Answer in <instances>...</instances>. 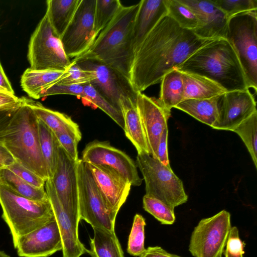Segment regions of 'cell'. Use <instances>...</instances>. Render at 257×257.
I'll use <instances>...</instances> for the list:
<instances>
[{"mask_svg": "<svg viewBox=\"0 0 257 257\" xmlns=\"http://www.w3.org/2000/svg\"><path fill=\"white\" fill-rule=\"evenodd\" d=\"M143 208L162 224H173L176 219L174 208L166 203L147 195L143 198Z\"/></svg>", "mask_w": 257, "mask_h": 257, "instance_id": "d590c367", "label": "cell"}, {"mask_svg": "<svg viewBox=\"0 0 257 257\" xmlns=\"http://www.w3.org/2000/svg\"><path fill=\"white\" fill-rule=\"evenodd\" d=\"M28 59L35 70L65 71L71 61L65 54L60 38L53 30L46 13L32 34Z\"/></svg>", "mask_w": 257, "mask_h": 257, "instance_id": "ba28073f", "label": "cell"}, {"mask_svg": "<svg viewBox=\"0 0 257 257\" xmlns=\"http://www.w3.org/2000/svg\"><path fill=\"white\" fill-rule=\"evenodd\" d=\"M167 14L184 29L195 31L199 27L198 19L193 11L179 0H164Z\"/></svg>", "mask_w": 257, "mask_h": 257, "instance_id": "1f68e13d", "label": "cell"}, {"mask_svg": "<svg viewBox=\"0 0 257 257\" xmlns=\"http://www.w3.org/2000/svg\"><path fill=\"white\" fill-rule=\"evenodd\" d=\"M227 17L237 14L257 11V0H212Z\"/></svg>", "mask_w": 257, "mask_h": 257, "instance_id": "f35d334b", "label": "cell"}, {"mask_svg": "<svg viewBox=\"0 0 257 257\" xmlns=\"http://www.w3.org/2000/svg\"><path fill=\"white\" fill-rule=\"evenodd\" d=\"M140 257H182L169 253L160 246L148 247Z\"/></svg>", "mask_w": 257, "mask_h": 257, "instance_id": "bcb514c9", "label": "cell"}, {"mask_svg": "<svg viewBox=\"0 0 257 257\" xmlns=\"http://www.w3.org/2000/svg\"><path fill=\"white\" fill-rule=\"evenodd\" d=\"M78 162L72 159L60 145L56 169L51 179L64 209L79 217Z\"/></svg>", "mask_w": 257, "mask_h": 257, "instance_id": "2e32d148", "label": "cell"}, {"mask_svg": "<svg viewBox=\"0 0 257 257\" xmlns=\"http://www.w3.org/2000/svg\"><path fill=\"white\" fill-rule=\"evenodd\" d=\"M73 95L84 99L83 85H63L54 84L41 92L39 98L53 95Z\"/></svg>", "mask_w": 257, "mask_h": 257, "instance_id": "7bdbcfd3", "label": "cell"}, {"mask_svg": "<svg viewBox=\"0 0 257 257\" xmlns=\"http://www.w3.org/2000/svg\"><path fill=\"white\" fill-rule=\"evenodd\" d=\"M93 236L90 238L91 257H124L115 231L93 227Z\"/></svg>", "mask_w": 257, "mask_h": 257, "instance_id": "f1b7e54d", "label": "cell"}, {"mask_svg": "<svg viewBox=\"0 0 257 257\" xmlns=\"http://www.w3.org/2000/svg\"><path fill=\"white\" fill-rule=\"evenodd\" d=\"M17 109L0 111V144H3V139L6 128Z\"/></svg>", "mask_w": 257, "mask_h": 257, "instance_id": "7dc6e473", "label": "cell"}, {"mask_svg": "<svg viewBox=\"0 0 257 257\" xmlns=\"http://www.w3.org/2000/svg\"><path fill=\"white\" fill-rule=\"evenodd\" d=\"M96 0H81L69 25L60 38L69 58H77L85 53L96 38L94 30Z\"/></svg>", "mask_w": 257, "mask_h": 257, "instance_id": "7c38bea8", "label": "cell"}, {"mask_svg": "<svg viewBox=\"0 0 257 257\" xmlns=\"http://www.w3.org/2000/svg\"><path fill=\"white\" fill-rule=\"evenodd\" d=\"M136 163L145 180L146 195L174 208L187 201L183 182L171 167L148 154H138Z\"/></svg>", "mask_w": 257, "mask_h": 257, "instance_id": "52a82bcc", "label": "cell"}, {"mask_svg": "<svg viewBox=\"0 0 257 257\" xmlns=\"http://www.w3.org/2000/svg\"><path fill=\"white\" fill-rule=\"evenodd\" d=\"M256 111V102L249 89L226 92L221 95L218 118L212 128L233 132Z\"/></svg>", "mask_w": 257, "mask_h": 257, "instance_id": "e0dca14e", "label": "cell"}, {"mask_svg": "<svg viewBox=\"0 0 257 257\" xmlns=\"http://www.w3.org/2000/svg\"><path fill=\"white\" fill-rule=\"evenodd\" d=\"M119 101L126 137L135 147L138 154L150 155L136 102L123 96L120 97Z\"/></svg>", "mask_w": 257, "mask_h": 257, "instance_id": "7402d4cb", "label": "cell"}, {"mask_svg": "<svg viewBox=\"0 0 257 257\" xmlns=\"http://www.w3.org/2000/svg\"><path fill=\"white\" fill-rule=\"evenodd\" d=\"M24 103L34 112L37 118L54 133H70L81 136L79 125L67 115L44 107L41 103L22 97Z\"/></svg>", "mask_w": 257, "mask_h": 257, "instance_id": "603a6c76", "label": "cell"}, {"mask_svg": "<svg viewBox=\"0 0 257 257\" xmlns=\"http://www.w3.org/2000/svg\"><path fill=\"white\" fill-rule=\"evenodd\" d=\"M65 71L27 68L21 76V87L30 97L39 99L41 92L57 83Z\"/></svg>", "mask_w": 257, "mask_h": 257, "instance_id": "484cf974", "label": "cell"}, {"mask_svg": "<svg viewBox=\"0 0 257 257\" xmlns=\"http://www.w3.org/2000/svg\"><path fill=\"white\" fill-rule=\"evenodd\" d=\"M3 144L16 162L45 181L48 179L40 149L38 118L23 101L6 128Z\"/></svg>", "mask_w": 257, "mask_h": 257, "instance_id": "277c9868", "label": "cell"}, {"mask_svg": "<svg viewBox=\"0 0 257 257\" xmlns=\"http://www.w3.org/2000/svg\"><path fill=\"white\" fill-rule=\"evenodd\" d=\"M60 146L74 161L79 160L77 146L81 136L70 133H54Z\"/></svg>", "mask_w": 257, "mask_h": 257, "instance_id": "ab89813d", "label": "cell"}, {"mask_svg": "<svg viewBox=\"0 0 257 257\" xmlns=\"http://www.w3.org/2000/svg\"><path fill=\"white\" fill-rule=\"evenodd\" d=\"M244 246L238 228L236 226L231 227L224 252L225 257H243Z\"/></svg>", "mask_w": 257, "mask_h": 257, "instance_id": "b9f144b4", "label": "cell"}, {"mask_svg": "<svg viewBox=\"0 0 257 257\" xmlns=\"http://www.w3.org/2000/svg\"><path fill=\"white\" fill-rule=\"evenodd\" d=\"M0 205L2 218L9 227L13 244L21 236L55 219L49 199L32 200L1 184Z\"/></svg>", "mask_w": 257, "mask_h": 257, "instance_id": "5b68a950", "label": "cell"}, {"mask_svg": "<svg viewBox=\"0 0 257 257\" xmlns=\"http://www.w3.org/2000/svg\"><path fill=\"white\" fill-rule=\"evenodd\" d=\"M22 104V98L15 94L0 92V111L17 109Z\"/></svg>", "mask_w": 257, "mask_h": 257, "instance_id": "ee69618b", "label": "cell"}, {"mask_svg": "<svg viewBox=\"0 0 257 257\" xmlns=\"http://www.w3.org/2000/svg\"><path fill=\"white\" fill-rule=\"evenodd\" d=\"M84 163L104 165L110 167L125 177L132 186L142 183L136 163L123 151L112 146L108 141L94 140L88 144L82 153Z\"/></svg>", "mask_w": 257, "mask_h": 257, "instance_id": "4fadbf2b", "label": "cell"}, {"mask_svg": "<svg viewBox=\"0 0 257 257\" xmlns=\"http://www.w3.org/2000/svg\"><path fill=\"white\" fill-rule=\"evenodd\" d=\"M212 40L200 38L164 16L134 52L129 79L134 90L142 92L161 82L166 73Z\"/></svg>", "mask_w": 257, "mask_h": 257, "instance_id": "6da1fadb", "label": "cell"}, {"mask_svg": "<svg viewBox=\"0 0 257 257\" xmlns=\"http://www.w3.org/2000/svg\"><path fill=\"white\" fill-rule=\"evenodd\" d=\"M81 0H48L47 10L51 25L60 38L69 25Z\"/></svg>", "mask_w": 257, "mask_h": 257, "instance_id": "4316f807", "label": "cell"}, {"mask_svg": "<svg viewBox=\"0 0 257 257\" xmlns=\"http://www.w3.org/2000/svg\"><path fill=\"white\" fill-rule=\"evenodd\" d=\"M29 184L37 188L45 187L46 181L18 162L5 167Z\"/></svg>", "mask_w": 257, "mask_h": 257, "instance_id": "60d3db41", "label": "cell"}, {"mask_svg": "<svg viewBox=\"0 0 257 257\" xmlns=\"http://www.w3.org/2000/svg\"><path fill=\"white\" fill-rule=\"evenodd\" d=\"M226 39L244 71L248 88L257 89V11L241 13L228 21Z\"/></svg>", "mask_w": 257, "mask_h": 257, "instance_id": "8992f818", "label": "cell"}, {"mask_svg": "<svg viewBox=\"0 0 257 257\" xmlns=\"http://www.w3.org/2000/svg\"><path fill=\"white\" fill-rule=\"evenodd\" d=\"M83 89L84 99L99 108L123 130L124 120L121 112L115 108L90 83L83 85Z\"/></svg>", "mask_w": 257, "mask_h": 257, "instance_id": "e575fe53", "label": "cell"}, {"mask_svg": "<svg viewBox=\"0 0 257 257\" xmlns=\"http://www.w3.org/2000/svg\"><path fill=\"white\" fill-rule=\"evenodd\" d=\"M38 128L41 151L48 179H52L57 167L60 144L55 133L38 119Z\"/></svg>", "mask_w": 257, "mask_h": 257, "instance_id": "f546056e", "label": "cell"}, {"mask_svg": "<svg viewBox=\"0 0 257 257\" xmlns=\"http://www.w3.org/2000/svg\"><path fill=\"white\" fill-rule=\"evenodd\" d=\"M73 61L91 72L94 79L90 84L117 110L121 111V96L136 102L138 92L134 90L129 78L120 71L96 59L79 58Z\"/></svg>", "mask_w": 257, "mask_h": 257, "instance_id": "8fae6325", "label": "cell"}, {"mask_svg": "<svg viewBox=\"0 0 257 257\" xmlns=\"http://www.w3.org/2000/svg\"><path fill=\"white\" fill-rule=\"evenodd\" d=\"M140 2L122 6L114 18L98 35L90 48L74 59L99 60L129 78L133 57L132 32Z\"/></svg>", "mask_w": 257, "mask_h": 257, "instance_id": "3957f363", "label": "cell"}, {"mask_svg": "<svg viewBox=\"0 0 257 257\" xmlns=\"http://www.w3.org/2000/svg\"><path fill=\"white\" fill-rule=\"evenodd\" d=\"M122 6L119 0H96L94 30L96 38L110 23Z\"/></svg>", "mask_w": 257, "mask_h": 257, "instance_id": "d6a6232c", "label": "cell"}, {"mask_svg": "<svg viewBox=\"0 0 257 257\" xmlns=\"http://www.w3.org/2000/svg\"><path fill=\"white\" fill-rule=\"evenodd\" d=\"M184 100L210 98L226 91L214 81L201 75L183 72Z\"/></svg>", "mask_w": 257, "mask_h": 257, "instance_id": "d4e9b609", "label": "cell"}, {"mask_svg": "<svg viewBox=\"0 0 257 257\" xmlns=\"http://www.w3.org/2000/svg\"><path fill=\"white\" fill-rule=\"evenodd\" d=\"M168 129L166 127L163 131L159 142L157 155L158 160L163 165L170 167L168 153Z\"/></svg>", "mask_w": 257, "mask_h": 257, "instance_id": "f6af8a7d", "label": "cell"}, {"mask_svg": "<svg viewBox=\"0 0 257 257\" xmlns=\"http://www.w3.org/2000/svg\"><path fill=\"white\" fill-rule=\"evenodd\" d=\"M0 184L29 199L44 201L49 200L45 188H37L25 182L4 167L0 169Z\"/></svg>", "mask_w": 257, "mask_h": 257, "instance_id": "4dcf8cb0", "label": "cell"}, {"mask_svg": "<svg viewBox=\"0 0 257 257\" xmlns=\"http://www.w3.org/2000/svg\"><path fill=\"white\" fill-rule=\"evenodd\" d=\"M230 214L222 210L200 220L190 239L189 251L194 257H222L231 228Z\"/></svg>", "mask_w": 257, "mask_h": 257, "instance_id": "9c48e42d", "label": "cell"}, {"mask_svg": "<svg viewBox=\"0 0 257 257\" xmlns=\"http://www.w3.org/2000/svg\"><path fill=\"white\" fill-rule=\"evenodd\" d=\"M45 185L60 230L63 245V257H80L82 254L88 253L89 250L79 238V217L64 209L51 179L46 181Z\"/></svg>", "mask_w": 257, "mask_h": 257, "instance_id": "9a60e30c", "label": "cell"}, {"mask_svg": "<svg viewBox=\"0 0 257 257\" xmlns=\"http://www.w3.org/2000/svg\"><path fill=\"white\" fill-rule=\"evenodd\" d=\"M93 79L91 72L83 69L75 61L72 60L63 76L55 84L84 85L90 83Z\"/></svg>", "mask_w": 257, "mask_h": 257, "instance_id": "74e56055", "label": "cell"}, {"mask_svg": "<svg viewBox=\"0 0 257 257\" xmlns=\"http://www.w3.org/2000/svg\"><path fill=\"white\" fill-rule=\"evenodd\" d=\"M5 167V166H4L3 165H2V164H0V169H1V168H3V167Z\"/></svg>", "mask_w": 257, "mask_h": 257, "instance_id": "f907efd6", "label": "cell"}, {"mask_svg": "<svg viewBox=\"0 0 257 257\" xmlns=\"http://www.w3.org/2000/svg\"><path fill=\"white\" fill-rule=\"evenodd\" d=\"M190 8L197 16L200 26L193 32L204 39L226 38L228 18L210 0H179Z\"/></svg>", "mask_w": 257, "mask_h": 257, "instance_id": "ffe728a7", "label": "cell"}, {"mask_svg": "<svg viewBox=\"0 0 257 257\" xmlns=\"http://www.w3.org/2000/svg\"><path fill=\"white\" fill-rule=\"evenodd\" d=\"M145 219L139 214L134 217L129 235L127 251L135 256H140L146 250L145 247Z\"/></svg>", "mask_w": 257, "mask_h": 257, "instance_id": "8d00e7d4", "label": "cell"}, {"mask_svg": "<svg viewBox=\"0 0 257 257\" xmlns=\"http://www.w3.org/2000/svg\"><path fill=\"white\" fill-rule=\"evenodd\" d=\"M85 163L92 173L108 213L115 220L118 211L128 195L131 183L110 167Z\"/></svg>", "mask_w": 257, "mask_h": 257, "instance_id": "5bb4252c", "label": "cell"}, {"mask_svg": "<svg viewBox=\"0 0 257 257\" xmlns=\"http://www.w3.org/2000/svg\"><path fill=\"white\" fill-rule=\"evenodd\" d=\"M0 257H11L9 255L7 254L4 251L0 250Z\"/></svg>", "mask_w": 257, "mask_h": 257, "instance_id": "681fc988", "label": "cell"}, {"mask_svg": "<svg viewBox=\"0 0 257 257\" xmlns=\"http://www.w3.org/2000/svg\"><path fill=\"white\" fill-rule=\"evenodd\" d=\"M78 206L80 220L92 228L115 231V221L108 213L91 172L79 159L77 165Z\"/></svg>", "mask_w": 257, "mask_h": 257, "instance_id": "30bf717a", "label": "cell"}, {"mask_svg": "<svg viewBox=\"0 0 257 257\" xmlns=\"http://www.w3.org/2000/svg\"><path fill=\"white\" fill-rule=\"evenodd\" d=\"M158 100L165 109L171 111L184 99V85L182 72L177 69L166 73L161 80Z\"/></svg>", "mask_w": 257, "mask_h": 257, "instance_id": "83f0119b", "label": "cell"}, {"mask_svg": "<svg viewBox=\"0 0 257 257\" xmlns=\"http://www.w3.org/2000/svg\"><path fill=\"white\" fill-rule=\"evenodd\" d=\"M15 160L3 144H0V164L7 167L15 162Z\"/></svg>", "mask_w": 257, "mask_h": 257, "instance_id": "c3c4849f", "label": "cell"}, {"mask_svg": "<svg viewBox=\"0 0 257 257\" xmlns=\"http://www.w3.org/2000/svg\"><path fill=\"white\" fill-rule=\"evenodd\" d=\"M136 105L147 139L150 155L158 159V148L162 134L168 127L171 111L164 108L158 99L138 92Z\"/></svg>", "mask_w": 257, "mask_h": 257, "instance_id": "d6986e66", "label": "cell"}, {"mask_svg": "<svg viewBox=\"0 0 257 257\" xmlns=\"http://www.w3.org/2000/svg\"><path fill=\"white\" fill-rule=\"evenodd\" d=\"M176 69L206 77L226 92L249 89L239 59L226 38L211 40L195 51Z\"/></svg>", "mask_w": 257, "mask_h": 257, "instance_id": "7a4b0ae2", "label": "cell"}, {"mask_svg": "<svg viewBox=\"0 0 257 257\" xmlns=\"http://www.w3.org/2000/svg\"><path fill=\"white\" fill-rule=\"evenodd\" d=\"M236 133L245 144L257 168V111L242 122L233 131Z\"/></svg>", "mask_w": 257, "mask_h": 257, "instance_id": "836d02e7", "label": "cell"}, {"mask_svg": "<svg viewBox=\"0 0 257 257\" xmlns=\"http://www.w3.org/2000/svg\"><path fill=\"white\" fill-rule=\"evenodd\" d=\"M167 14L164 0H142L132 32L133 54L135 50L160 20Z\"/></svg>", "mask_w": 257, "mask_h": 257, "instance_id": "44dd1931", "label": "cell"}, {"mask_svg": "<svg viewBox=\"0 0 257 257\" xmlns=\"http://www.w3.org/2000/svg\"><path fill=\"white\" fill-rule=\"evenodd\" d=\"M221 95L206 99L184 100L175 108L212 127L218 118Z\"/></svg>", "mask_w": 257, "mask_h": 257, "instance_id": "cb8c5ba5", "label": "cell"}, {"mask_svg": "<svg viewBox=\"0 0 257 257\" xmlns=\"http://www.w3.org/2000/svg\"><path fill=\"white\" fill-rule=\"evenodd\" d=\"M20 257H48L63 248L55 219L19 237L14 244Z\"/></svg>", "mask_w": 257, "mask_h": 257, "instance_id": "ac0fdd59", "label": "cell"}]
</instances>
